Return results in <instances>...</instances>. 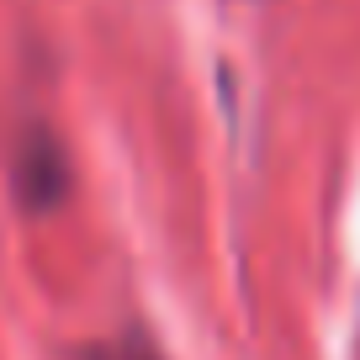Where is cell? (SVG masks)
<instances>
[{
	"instance_id": "1",
	"label": "cell",
	"mask_w": 360,
	"mask_h": 360,
	"mask_svg": "<svg viewBox=\"0 0 360 360\" xmlns=\"http://www.w3.org/2000/svg\"><path fill=\"white\" fill-rule=\"evenodd\" d=\"M16 191H22L27 207H53L69 191V165L48 133H32L22 143V154H16Z\"/></svg>"
},
{
	"instance_id": "2",
	"label": "cell",
	"mask_w": 360,
	"mask_h": 360,
	"mask_svg": "<svg viewBox=\"0 0 360 360\" xmlns=\"http://www.w3.org/2000/svg\"><path fill=\"white\" fill-rule=\"evenodd\" d=\"M85 360H165V355H159L143 334H117V339H106V345H90Z\"/></svg>"
}]
</instances>
